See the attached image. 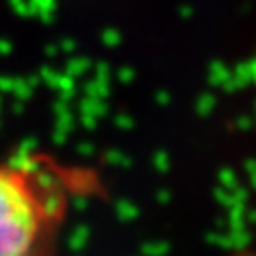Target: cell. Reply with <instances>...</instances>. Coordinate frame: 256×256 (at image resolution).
Masks as SVG:
<instances>
[{"label":"cell","instance_id":"2","mask_svg":"<svg viewBox=\"0 0 256 256\" xmlns=\"http://www.w3.org/2000/svg\"><path fill=\"white\" fill-rule=\"evenodd\" d=\"M240 256H256V254H250V252H248V254H240Z\"/></svg>","mask_w":256,"mask_h":256},{"label":"cell","instance_id":"1","mask_svg":"<svg viewBox=\"0 0 256 256\" xmlns=\"http://www.w3.org/2000/svg\"><path fill=\"white\" fill-rule=\"evenodd\" d=\"M87 172L40 154L0 162V256H54Z\"/></svg>","mask_w":256,"mask_h":256}]
</instances>
